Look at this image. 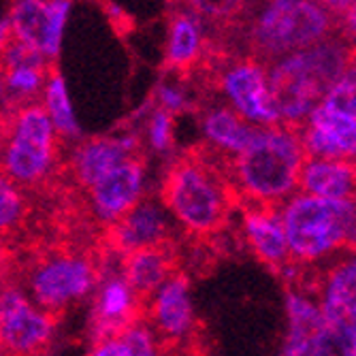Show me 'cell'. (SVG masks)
<instances>
[{
	"mask_svg": "<svg viewBox=\"0 0 356 356\" xmlns=\"http://www.w3.org/2000/svg\"><path fill=\"white\" fill-rule=\"evenodd\" d=\"M350 69L352 47L337 37L271 62L267 81L280 124L301 128L322 96Z\"/></svg>",
	"mask_w": 356,
	"mask_h": 356,
	"instance_id": "cell-1",
	"label": "cell"
},
{
	"mask_svg": "<svg viewBox=\"0 0 356 356\" xmlns=\"http://www.w3.org/2000/svg\"><path fill=\"white\" fill-rule=\"evenodd\" d=\"M239 201L226 171L213 163L211 154L188 152L179 156L163 181V203L186 231L213 235L229 222Z\"/></svg>",
	"mask_w": 356,
	"mask_h": 356,
	"instance_id": "cell-2",
	"label": "cell"
},
{
	"mask_svg": "<svg viewBox=\"0 0 356 356\" xmlns=\"http://www.w3.org/2000/svg\"><path fill=\"white\" fill-rule=\"evenodd\" d=\"M305 158L297 128L284 124L258 128L248 147L231 163V181L237 197L258 205L288 201L297 190Z\"/></svg>",
	"mask_w": 356,
	"mask_h": 356,
	"instance_id": "cell-3",
	"label": "cell"
},
{
	"mask_svg": "<svg viewBox=\"0 0 356 356\" xmlns=\"http://www.w3.org/2000/svg\"><path fill=\"white\" fill-rule=\"evenodd\" d=\"M341 13L333 3L275 0L269 3L250 26L252 58L271 64L297 51H305L335 37Z\"/></svg>",
	"mask_w": 356,
	"mask_h": 356,
	"instance_id": "cell-4",
	"label": "cell"
},
{
	"mask_svg": "<svg viewBox=\"0 0 356 356\" xmlns=\"http://www.w3.org/2000/svg\"><path fill=\"white\" fill-rule=\"evenodd\" d=\"M290 261L314 263L341 248H354V201L293 194L280 209Z\"/></svg>",
	"mask_w": 356,
	"mask_h": 356,
	"instance_id": "cell-5",
	"label": "cell"
},
{
	"mask_svg": "<svg viewBox=\"0 0 356 356\" xmlns=\"http://www.w3.org/2000/svg\"><path fill=\"white\" fill-rule=\"evenodd\" d=\"M3 169L17 188H35L47 179L56 165L58 137L43 103L15 105L3 120Z\"/></svg>",
	"mask_w": 356,
	"mask_h": 356,
	"instance_id": "cell-6",
	"label": "cell"
},
{
	"mask_svg": "<svg viewBox=\"0 0 356 356\" xmlns=\"http://www.w3.org/2000/svg\"><path fill=\"white\" fill-rule=\"evenodd\" d=\"M299 131L307 158L352 160L356 152L354 67L325 94Z\"/></svg>",
	"mask_w": 356,
	"mask_h": 356,
	"instance_id": "cell-7",
	"label": "cell"
},
{
	"mask_svg": "<svg viewBox=\"0 0 356 356\" xmlns=\"http://www.w3.org/2000/svg\"><path fill=\"white\" fill-rule=\"evenodd\" d=\"M101 280V263L92 254L51 252L32 269L30 293L39 309L56 318L71 303L86 299Z\"/></svg>",
	"mask_w": 356,
	"mask_h": 356,
	"instance_id": "cell-8",
	"label": "cell"
},
{
	"mask_svg": "<svg viewBox=\"0 0 356 356\" xmlns=\"http://www.w3.org/2000/svg\"><path fill=\"white\" fill-rule=\"evenodd\" d=\"M56 329V318L13 286L0 288V356H41Z\"/></svg>",
	"mask_w": 356,
	"mask_h": 356,
	"instance_id": "cell-9",
	"label": "cell"
},
{
	"mask_svg": "<svg viewBox=\"0 0 356 356\" xmlns=\"http://www.w3.org/2000/svg\"><path fill=\"white\" fill-rule=\"evenodd\" d=\"M288 337L280 356H354V333H335L322 320L320 307L299 290L286 293Z\"/></svg>",
	"mask_w": 356,
	"mask_h": 356,
	"instance_id": "cell-10",
	"label": "cell"
},
{
	"mask_svg": "<svg viewBox=\"0 0 356 356\" xmlns=\"http://www.w3.org/2000/svg\"><path fill=\"white\" fill-rule=\"evenodd\" d=\"M220 88L231 103V109L256 128L280 126L277 111L271 101L267 67L254 58L229 64L220 75Z\"/></svg>",
	"mask_w": 356,
	"mask_h": 356,
	"instance_id": "cell-11",
	"label": "cell"
},
{
	"mask_svg": "<svg viewBox=\"0 0 356 356\" xmlns=\"http://www.w3.org/2000/svg\"><path fill=\"white\" fill-rule=\"evenodd\" d=\"M69 9V0H22V3H15L7 15L13 41L37 51L47 62H54L60 54Z\"/></svg>",
	"mask_w": 356,
	"mask_h": 356,
	"instance_id": "cell-12",
	"label": "cell"
},
{
	"mask_svg": "<svg viewBox=\"0 0 356 356\" xmlns=\"http://www.w3.org/2000/svg\"><path fill=\"white\" fill-rule=\"evenodd\" d=\"M143 179L145 163L139 152L105 171L96 181H92L83 192L88 194L90 209L96 220L111 226L120 218H124L141 201Z\"/></svg>",
	"mask_w": 356,
	"mask_h": 356,
	"instance_id": "cell-13",
	"label": "cell"
},
{
	"mask_svg": "<svg viewBox=\"0 0 356 356\" xmlns=\"http://www.w3.org/2000/svg\"><path fill=\"white\" fill-rule=\"evenodd\" d=\"M169 231L165 209L154 201H139L124 218L107 226V245L124 256L141 248L169 243Z\"/></svg>",
	"mask_w": 356,
	"mask_h": 356,
	"instance_id": "cell-14",
	"label": "cell"
},
{
	"mask_svg": "<svg viewBox=\"0 0 356 356\" xmlns=\"http://www.w3.org/2000/svg\"><path fill=\"white\" fill-rule=\"evenodd\" d=\"M147 314L163 343L186 339L194 327V307L190 299V282L184 273L171 275L147 303Z\"/></svg>",
	"mask_w": 356,
	"mask_h": 356,
	"instance_id": "cell-15",
	"label": "cell"
},
{
	"mask_svg": "<svg viewBox=\"0 0 356 356\" xmlns=\"http://www.w3.org/2000/svg\"><path fill=\"white\" fill-rule=\"evenodd\" d=\"M122 277L131 288L135 299L145 309L171 275H175V248L173 241L149 245L122 256Z\"/></svg>",
	"mask_w": 356,
	"mask_h": 356,
	"instance_id": "cell-16",
	"label": "cell"
},
{
	"mask_svg": "<svg viewBox=\"0 0 356 356\" xmlns=\"http://www.w3.org/2000/svg\"><path fill=\"white\" fill-rule=\"evenodd\" d=\"M99 295L94 303V343L109 337H120L128 327L139 322L143 312L122 275H109L99 282Z\"/></svg>",
	"mask_w": 356,
	"mask_h": 356,
	"instance_id": "cell-17",
	"label": "cell"
},
{
	"mask_svg": "<svg viewBox=\"0 0 356 356\" xmlns=\"http://www.w3.org/2000/svg\"><path fill=\"white\" fill-rule=\"evenodd\" d=\"M243 224L248 243L263 263H267L275 271H282L293 263L286 245L277 205L248 203L243 207Z\"/></svg>",
	"mask_w": 356,
	"mask_h": 356,
	"instance_id": "cell-18",
	"label": "cell"
},
{
	"mask_svg": "<svg viewBox=\"0 0 356 356\" xmlns=\"http://www.w3.org/2000/svg\"><path fill=\"white\" fill-rule=\"evenodd\" d=\"M320 314L327 327L335 333H354L356 325V265L350 256L348 261L335 265L322 286Z\"/></svg>",
	"mask_w": 356,
	"mask_h": 356,
	"instance_id": "cell-19",
	"label": "cell"
},
{
	"mask_svg": "<svg viewBox=\"0 0 356 356\" xmlns=\"http://www.w3.org/2000/svg\"><path fill=\"white\" fill-rule=\"evenodd\" d=\"M137 137H94L75 147L71 169L79 188H88L111 167L139 154Z\"/></svg>",
	"mask_w": 356,
	"mask_h": 356,
	"instance_id": "cell-20",
	"label": "cell"
},
{
	"mask_svg": "<svg viewBox=\"0 0 356 356\" xmlns=\"http://www.w3.org/2000/svg\"><path fill=\"white\" fill-rule=\"evenodd\" d=\"M354 160L305 158L297 188L316 199L354 201Z\"/></svg>",
	"mask_w": 356,
	"mask_h": 356,
	"instance_id": "cell-21",
	"label": "cell"
},
{
	"mask_svg": "<svg viewBox=\"0 0 356 356\" xmlns=\"http://www.w3.org/2000/svg\"><path fill=\"white\" fill-rule=\"evenodd\" d=\"M203 56V30L194 13L177 11L169 24L167 64L179 73H188Z\"/></svg>",
	"mask_w": 356,
	"mask_h": 356,
	"instance_id": "cell-22",
	"label": "cell"
},
{
	"mask_svg": "<svg viewBox=\"0 0 356 356\" xmlns=\"http://www.w3.org/2000/svg\"><path fill=\"white\" fill-rule=\"evenodd\" d=\"M258 128L239 118L231 107L209 109L203 118V133L213 149L237 156L254 139Z\"/></svg>",
	"mask_w": 356,
	"mask_h": 356,
	"instance_id": "cell-23",
	"label": "cell"
},
{
	"mask_svg": "<svg viewBox=\"0 0 356 356\" xmlns=\"http://www.w3.org/2000/svg\"><path fill=\"white\" fill-rule=\"evenodd\" d=\"M43 107L47 111V118L54 126L56 137L62 139H77L81 135V128L75 120L69 94H67V86H64L62 75L58 73L56 67L49 69L47 73V81H45V90H43Z\"/></svg>",
	"mask_w": 356,
	"mask_h": 356,
	"instance_id": "cell-24",
	"label": "cell"
},
{
	"mask_svg": "<svg viewBox=\"0 0 356 356\" xmlns=\"http://www.w3.org/2000/svg\"><path fill=\"white\" fill-rule=\"evenodd\" d=\"M28 205L22 190L0 169V235L13 231L26 218Z\"/></svg>",
	"mask_w": 356,
	"mask_h": 356,
	"instance_id": "cell-25",
	"label": "cell"
},
{
	"mask_svg": "<svg viewBox=\"0 0 356 356\" xmlns=\"http://www.w3.org/2000/svg\"><path fill=\"white\" fill-rule=\"evenodd\" d=\"M120 339L124 341V346L131 352V356H163L160 352V341L154 335V331L143 325V322H135V325L128 327Z\"/></svg>",
	"mask_w": 356,
	"mask_h": 356,
	"instance_id": "cell-26",
	"label": "cell"
},
{
	"mask_svg": "<svg viewBox=\"0 0 356 356\" xmlns=\"http://www.w3.org/2000/svg\"><path fill=\"white\" fill-rule=\"evenodd\" d=\"M149 143L156 152H169L173 145V113L158 109L149 120Z\"/></svg>",
	"mask_w": 356,
	"mask_h": 356,
	"instance_id": "cell-27",
	"label": "cell"
},
{
	"mask_svg": "<svg viewBox=\"0 0 356 356\" xmlns=\"http://www.w3.org/2000/svg\"><path fill=\"white\" fill-rule=\"evenodd\" d=\"M90 356H131V352H128L120 337H109L103 341H96Z\"/></svg>",
	"mask_w": 356,
	"mask_h": 356,
	"instance_id": "cell-28",
	"label": "cell"
},
{
	"mask_svg": "<svg viewBox=\"0 0 356 356\" xmlns=\"http://www.w3.org/2000/svg\"><path fill=\"white\" fill-rule=\"evenodd\" d=\"M160 103H163V107L160 109H165V111H169V113H177L179 109H184V96L177 92V90H173V88H160Z\"/></svg>",
	"mask_w": 356,
	"mask_h": 356,
	"instance_id": "cell-29",
	"label": "cell"
},
{
	"mask_svg": "<svg viewBox=\"0 0 356 356\" xmlns=\"http://www.w3.org/2000/svg\"><path fill=\"white\" fill-rule=\"evenodd\" d=\"M9 256H11V252L7 250V245H5V235H0V280L5 277V273H7V267H9Z\"/></svg>",
	"mask_w": 356,
	"mask_h": 356,
	"instance_id": "cell-30",
	"label": "cell"
},
{
	"mask_svg": "<svg viewBox=\"0 0 356 356\" xmlns=\"http://www.w3.org/2000/svg\"><path fill=\"white\" fill-rule=\"evenodd\" d=\"M9 113V94H7V88H5V81H3V75H0V120Z\"/></svg>",
	"mask_w": 356,
	"mask_h": 356,
	"instance_id": "cell-31",
	"label": "cell"
}]
</instances>
